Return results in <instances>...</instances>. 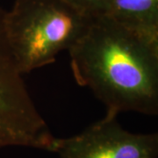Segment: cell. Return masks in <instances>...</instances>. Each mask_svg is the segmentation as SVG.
<instances>
[{
  "label": "cell",
  "mask_w": 158,
  "mask_h": 158,
  "mask_svg": "<svg viewBox=\"0 0 158 158\" xmlns=\"http://www.w3.org/2000/svg\"><path fill=\"white\" fill-rule=\"evenodd\" d=\"M74 78L118 115L158 113V40L103 15L69 50Z\"/></svg>",
  "instance_id": "1"
},
{
  "label": "cell",
  "mask_w": 158,
  "mask_h": 158,
  "mask_svg": "<svg viewBox=\"0 0 158 158\" xmlns=\"http://www.w3.org/2000/svg\"><path fill=\"white\" fill-rule=\"evenodd\" d=\"M92 19L66 0H15L6 11L5 27L19 71L53 63L83 37Z\"/></svg>",
  "instance_id": "2"
},
{
  "label": "cell",
  "mask_w": 158,
  "mask_h": 158,
  "mask_svg": "<svg viewBox=\"0 0 158 158\" xmlns=\"http://www.w3.org/2000/svg\"><path fill=\"white\" fill-rule=\"evenodd\" d=\"M6 11L0 6V148L41 149L50 141L51 131L11 53L5 27Z\"/></svg>",
  "instance_id": "3"
},
{
  "label": "cell",
  "mask_w": 158,
  "mask_h": 158,
  "mask_svg": "<svg viewBox=\"0 0 158 158\" xmlns=\"http://www.w3.org/2000/svg\"><path fill=\"white\" fill-rule=\"evenodd\" d=\"M117 117L106 112L80 134L56 138L53 152L60 158H158L157 134L129 132Z\"/></svg>",
  "instance_id": "4"
},
{
  "label": "cell",
  "mask_w": 158,
  "mask_h": 158,
  "mask_svg": "<svg viewBox=\"0 0 158 158\" xmlns=\"http://www.w3.org/2000/svg\"><path fill=\"white\" fill-rule=\"evenodd\" d=\"M104 15L158 40V0H109Z\"/></svg>",
  "instance_id": "5"
},
{
  "label": "cell",
  "mask_w": 158,
  "mask_h": 158,
  "mask_svg": "<svg viewBox=\"0 0 158 158\" xmlns=\"http://www.w3.org/2000/svg\"><path fill=\"white\" fill-rule=\"evenodd\" d=\"M76 9L88 17L103 16L107 7L109 0H66Z\"/></svg>",
  "instance_id": "6"
}]
</instances>
